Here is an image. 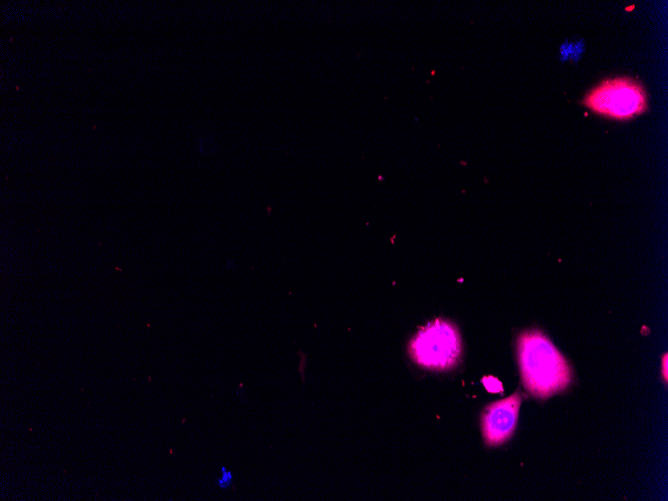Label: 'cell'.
<instances>
[{
  "label": "cell",
  "mask_w": 668,
  "mask_h": 501,
  "mask_svg": "<svg viewBox=\"0 0 668 501\" xmlns=\"http://www.w3.org/2000/svg\"><path fill=\"white\" fill-rule=\"evenodd\" d=\"M518 359L524 386L535 397L547 398L572 380L566 359L539 330L519 335Z\"/></svg>",
  "instance_id": "1"
},
{
  "label": "cell",
  "mask_w": 668,
  "mask_h": 501,
  "mask_svg": "<svg viewBox=\"0 0 668 501\" xmlns=\"http://www.w3.org/2000/svg\"><path fill=\"white\" fill-rule=\"evenodd\" d=\"M461 350L457 328L442 319L422 327L409 344L410 355L417 364L437 370L453 367L460 358Z\"/></svg>",
  "instance_id": "2"
},
{
  "label": "cell",
  "mask_w": 668,
  "mask_h": 501,
  "mask_svg": "<svg viewBox=\"0 0 668 501\" xmlns=\"http://www.w3.org/2000/svg\"><path fill=\"white\" fill-rule=\"evenodd\" d=\"M593 112L618 120H626L643 113L647 108L642 85L628 77L601 82L584 99Z\"/></svg>",
  "instance_id": "3"
},
{
  "label": "cell",
  "mask_w": 668,
  "mask_h": 501,
  "mask_svg": "<svg viewBox=\"0 0 668 501\" xmlns=\"http://www.w3.org/2000/svg\"><path fill=\"white\" fill-rule=\"evenodd\" d=\"M521 402V394L516 391L509 397L486 406L481 417V426L487 445H498L511 437L517 424Z\"/></svg>",
  "instance_id": "4"
},
{
  "label": "cell",
  "mask_w": 668,
  "mask_h": 501,
  "mask_svg": "<svg viewBox=\"0 0 668 501\" xmlns=\"http://www.w3.org/2000/svg\"><path fill=\"white\" fill-rule=\"evenodd\" d=\"M233 483V473L231 470L226 469L225 466L221 467L220 475L216 478V485L219 489L225 490L228 489Z\"/></svg>",
  "instance_id": "5"
},
{
  "label": "cell",
  "mask_w": 668,
  "mask_h": 501,
  "mask_svg": "<svg viewBox=\"0 0 668 501\" xmlns=\"http://www.w3.org/2000/svg\"><path fill=\"white\" fill-rule=\"evenodd\" d=\"M482 383L487 391L491 393H499L503 391L502 383L493 376H487L482 379Z\"/></svg>",
  "instance_id": "6"
}]
</instances>
